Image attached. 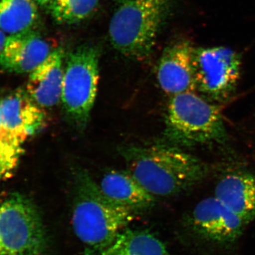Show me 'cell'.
Instances as JSON below:
<instances>
[{"label": "cell", "mask_w": 255, "mask_h": 255, "mask_svg": "<svg viewBox=\"0 0 255 255\" xmlns=\"http://www.w3.org/2000/svg\"><path fill=\"white\" fill-rule=\"evenodd\" d=\"M128 172L155 198L182 194L207 175L200 159L169 143L129 145L121 150Z\"/></svg>", "instance_id": "obj_1"}, {"label": "cell", "mask_w": 255, "mask_h": 255, "mask_svg": "<svg viewBox=\"0 0 255 255\" xmlns=\"http://www.w3.org/2000/svg\"><path fill=\"white\" fill-rule=\"evenodd\" d=\"M132 210L107 198L87 170L74 174L71 223L74 233L90 255H99L129 227Z\"/></svg>", "instance_id": "obj_2"}, {"label": "cell", "mask_w": 255, "mask_h": 255, "mask_svg": "<svg viewBox=\"0 0 255 255\" xmlns=\"http://www.w3.org/2000/svg\"><path fill=\"white\" fill-rule=\"evenodd\" d=\"M167 0H117L109 26L112 46L130 59H147L155 45Z\"/></svg>", "instance_id": "obj_3"}, {"label": "cell", "mask_w": 255, "mask_h": 255, "mask_svg": "<svg viewBox=\"0 0 255 255\" xmlns=\"http://www.w3.org/2000/svg\"><path fill=\"white\" fill-rule=\"evenodd\" d=\"M164 138L177 147L222 143L227 140V130L217 105L195 92H184L170 97Z\"/></svg>", "instance_id": "obj_4"}, {"label": "cell", "mask_w": 255, "mask_h": 255, "mask_svg": "<svg viewBox=\"0 0 255 255\" xmlns=\"http://www.w3.org/2000/svg\"><path fill=\"white\" fill-rule=\"evenodd\" d=\"M100 50L82 46L65 60L61 103L69 123L78 130L87 127L93 109L100 80Z\"/></svg>", "instance_id": "obj_5"}, {"label": "cell", "mask_w": 255, "mask_h": 255, "mask_svg": "<svg viewBox=\"0 0 255 255\" xmlns=\"http://www.w3.org/2000/svg\"><path fill=\"white\" fill-rule=\"evenodd\" d=\"M47 237L36 205L20 194L0 206V255H45Z\"/></svg>", "instance_id": "obj_6"}, {"label": "cell", "mask_w": 255, "mask_h": 255, "mask_svg": "<svg viewBox=\"0 0 255 255\" xmlns=\"http://www.w3.org/2000/svg\"><path fill=\"white\" fill-rule=\"evenodd\" d=\"M194 68L196 90L206 100L226 102L241 78V57L228 47L195 48Z\"/></svg>", "instance_id": "obj_7"}, {"label": "cell", "mask_w": 255, "mask_h": 255, "mask_svg": "<svg viewBox=\"0 0 255 255\" xmlns=\"http://www.w3.org/2000/svg\"><path fill=\"white\" fill-rule=\"evenodd\" d=\"M246 223L215 196L196 204L184 220V229L201 246L224 248L232 246L244 231Z\"/></svg>", "instance_id": "obj_8"}, {"label": "cell", "mask_w": 255, "mask_h": 255, "mask_svg": "<svg viewBox=\"0 0 255 255\" xmlns=\"http://www.w3.org/2000/svg\"><path fill=\"white\" fill-rule=\"evenodd\" d=\"M194 51L190 42L182 40L166 47L162 52L156 76L159 87L167 95L172 97L196 91Z\"/></svg>", "instance_id": "obj_9"}, {"label": "cell", "mask_w": 255, "mask_h": 255, "mask_svg": "<svg viewBox=\"0 0 255 255\" xmlns=\"http://www.w3.org/2000/svg\"><path fill=\"white\" fill-rule=\"evenodd\" d=\"M0 122L10 135L23 145L44 127V111L26 90H18L0 100Z\"/></svg>", "instance_id": "obj_10"}, {"label": "cell", "mask_w": 255, "mask_h": 255, "mask_svg": "<svg viewBox=\"0 0 255 255\" xmlns=\"http://www.w3.org/2000/svg\"><path fill=\"white\" fill-rule=\"evenodd\" d=\"M54 49L35 31L8 36L0 55V66L9 73L30 74Z\"/></svg>", "instance_id": "obj_11"}, {"label": "cell", "mask_w": 255, "mask_h": 255, "mask_svg": "<svg viewBox=\"0 0 255 255\" xmlns=\"http://www.w3.org/2000/svg\"><path fill=\"white\" fill-rule=\"evenodd\" d=\"M65 56L61 48L30 73L26 92L41 108H51L61 102Z\"/></svg>", "instance_id": "obj_12"}, {"label": "cell", "mask_w": 255, "mask_h": 255, "mask_svg": "<svg viewBox=\"0 0 255 255\" xmlns=\"http://www.w3.org/2000/svg\"><path fill=\"white\" fill-rule=\"evenodd\" d=\"M215 197L246 224L255 220V175L234 172L221 178Z\"/></svg>", "instance_id": "obj_13"}, {"label": "cell", "mask_w": 255, "mask_h": 255, "mask_svg": "<svg viewBox=\"0 0 255 255\" xmlns=\"http://www.w3.org/2000/svg\"><path fill=\"white\" fill-rule=\"evenodd\" d=\"M98 184L107 198L134 212L150 209L155 204L156 198L128 171H110Z\"/></svg>", "instance_id": "obj_14"}, {"label": "cell", "mask_w": 255, "mask_h": 255, "mask_svg": "<svg viewBox=\"0 0 255 255\" xmlns=\"http://www.w3.org/2000/svg\"><path fill=\"white\" fill-rule=\"evenodd\" d=\"M99 255H170L167 247L147 230L128 227Z\"/></svg>", "instance_id": "obj_15"}, {"label": "cell", "mask_w": 255, "mask_h": 255, "mask_svg": "<svg viewBox=\"0 0 255 255\" xmlns=\"http://www.w3.org/2000/svg\"><path fill=\"white\" fill-rule=\"evenodd\" d=\"M38 6L34 0H0V28L7 36L34 31Z\"/></svg>", "instance_id": "obj_16"}, {"label": "cell", "mask_w": 255, "mask_h": 255, "mask_svg": "<svg viewBox=\"0 0 255 255\" xmlns=\"http://www.w3.org/2000/svg\"><path fill=\"white\" fill-rule=\"evenodd\" d=\"M100 0H55L50 6L52 17L59 24H75L87 19L97 9Z\"/></svg>", "instance_id": "obj_17"}, {"label": "cell", "mask_w": 255, "mask_h": 255, "mask_svg": "<svg viewBox=\"0 0 255 255\" xmlns=\"http://www.w3.org/2000/svg\"><path fill=\"white\" fill-rule=\"evenodd\" d=\"M22 145L11 136L0 122V180L9 177L17 166Z\"/></svg>", "instance_id": "obj_18"}, {"label": "cell", "mask_w": 255, "mask_h": 255, "mask_svg": "<svg viewBox=\"0 0 255 255\" xmlns=\"http://www.w3.org/2000/svg\"><path fill=\"white\" fill-rule=\"evenodd\" d=\"M7 37L8 36L5 34L4 32L0 28V55H1V52H2L3 49H4Z\"/></svg>", "instance_id": "obj_19"}, {"label": "cell", "mask_w": 255, "mask_h": 255, "mask_svg": "<svg viewBox=\"0 0 255 255\" xmlns=\"http://www.w3.org/2000/svg\"><path fill=\"white\" fill-rule=\"evenodd\" d=\"M38 6H44L49 9L50 6L54 2L55 0H34Z\"/></svg>", "instance_id": "obj_20"}]
</instances>
